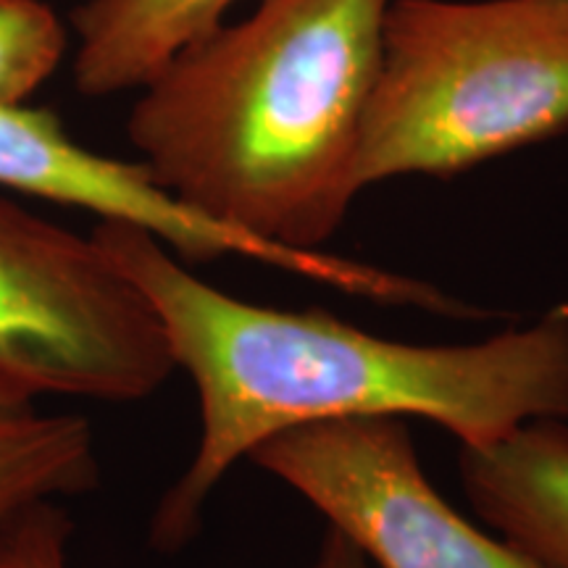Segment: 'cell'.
<instances>
[{
    "mask_svg": "<svg viewBox=\"0 0 568 568\" xmlns=\"http://www.w3.org/2000/svg\"><path fill=\"white\" fill-rule=\"evenodd\" d=\"M90 234L153 305L201 403L195 456L148 529L166 556L193 542L230 468L293 426L416 416L460 447H487L529 422L568 418V305L481 343H403L329 311L268 308L224 293L138 224L101 219Z\"/></svg>",
    "mask_w": 568,
    "mask_h": 568,
    "instance_id": "1",
    "label": "cell"
},
{
    "mask_svg": "<svg viewBox=\"0 0 568 568\" xmlns=\"http://www.w3.org/2000/svg\"><path fill=\"white\" fill-rule=\"evenodd\" d=\"M393 0H261L184 45L126 119L155 182L190 211L316 253L361 190V130Z\"/></svg>",
    "mask_w": 568,
    "mask_h": 568,
    "instance_id": "2",
    "label": "cell"
},
{
    "mask_svg": "<svg viewBox=\"0 0 568 568\" xmlns=\"http://www.w3.org/2000/svg\"><path fill=\"white\" fill-rule=\"evenodd\" d=\"M568 132V0H393L361 190L456 176Z\"/></svg>",
    "mask_w": 568,
    "mask_h": 568,
    "instance_id": "3",
    "label": "cell"
},
{
    "mask_svg": "<svg viewBox=\"0 0 568 568\" xmlns=\"http://www.w3.org/2000/svg\"><path fill=\"white\" fill-rule=\"evenodd\" d=\"M174 372L153 305L92 234L0 187V397L138 403Z\"/></svg>",
    "mask_w": 568,
    "mask_h": 568,
    "instance_id": "4",
    "label": "cell"
},
{
    "mask_svg": "<svg viewBox=\"0 0 568 568\" xmlns=\"http://www.w3.org/2000/svg\"><path fill=\"white\" fill-rule=\"evenodd\" d=\"M247 460L311 503L374 568H548L443 500L424 474L408 418L293 426Z\"/></svg>",
    "mask_w": 568,
    "mask_h": 568,
    "instance_id": "5",
    "label": "cell"
},
{
    "mask_svg": "<svg viewBox=\"0 0 568 568\" xmlns=\"http://www.w3.org/2000/svg\"><path fill=\"white\" fill-rule=\"evenodd\" d=\"M0 187L90 211L98 219L138 224L184 264L243 255L335 290H347L355 282L351 258L322 251H284L190 211L140 161L111 159L80 145L48 109H0Z\"/></svg>",
    "mask_w": 568,
    "mask_h": 568,
    "instance_id": "6",
    "label": "cell"
},
{
    "mask_svg": "<svg viewBox=\"0 0 568 568\" xmlns=\"http://www.w3.org/2000/svg\"><path fill=\"white\" fill-rule=\"evenodd\" d=\"M460 485L481 521L548 568H568V418H539L460 447Z\"/></svg>",
    "mask_w": 568,
    "mask_h": 568,
    "instance_id": "7",
    "label": "cell"
},
{
    "mask_svg": "<svg viewBox=\"0 0 568 568\" xmlns=\"http://www.w3.org/2000/svg\"><path fill=\"white\" fill-rule=\"evenodd\" d=\"M234 3L237 0H82L71 11L74 88L88 98L140 90L184 45L224 24Z\"/></svg>",
    "mask_w": 568,
    "mask_h": 568,
    "instance_id": "8",
    "label": "cell"
},
{
    "mask_svg": "<svg viewBox=\"0 0 568 568\" xmlns=\"http://www.w3.org/2000/svg\"><path fill=\"white\" fill-rule=\"evenodd\" d=\"M95 437L77 414H42L38 403L0 397V518L27 503L98 487Z\"/></svg>",
    "mask_w": 568,
    "mask_h": 568,
    "instance_id": "9",
    "label": "cell"
},
{
    "mask_svg": "<svg viewBox=\"0 0 568 568\" xmlns=\"http://www.w3.org/2000/svg\"><path fill=\"white\" fill-rule=\"evenodd\" d=\"M67 48V27L45 0H0V109L27 105Z\"/></svg>",
    "mask_w": 568,
    "mask_h": 568,
    "instance_id": "10",
    "label": "cell"
},
{
    "mask_svg": "<svg viewBox=\"0 0 568 568\" xmlns=\"http://www.w3.org/2000/svg\"><path fill=\"white\" fill-rule=\"evenodd\" d=\"M71 535L59 500L27 503L0 518V568H69Z\"/></svg>",
    "mask_w": 568,
    "mask_h": 568,
    "instance_id": "11",
    "label": "cell"
},
{
    "mask_svg": "<svg viewBox=\"0 0 568 568\" xmlns=\"http://www.w3.org/2000/svg\"><path fill=\"white\" fill-rule=\"evenodd\" d=\"M308 568H374L366 552L335 527H326L314 564Z\"/></svg>",
    "mask_w": 568,
    "mask_h": 568,
    "instance_id": "12",
    "label": "cell"
}]
</instances>
